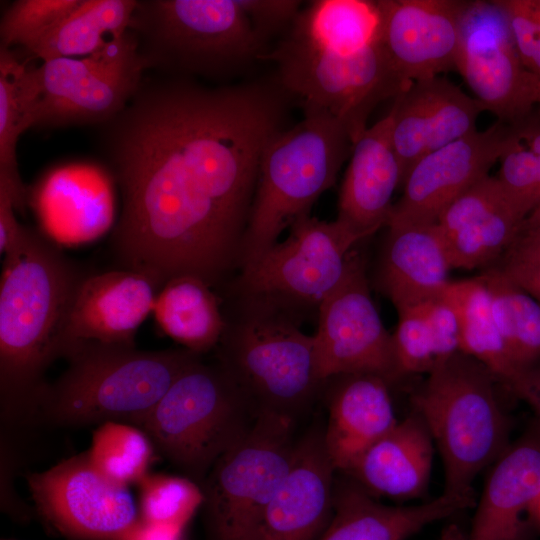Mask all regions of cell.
Listing matches in <instances>:
<instances>
[{
    "instance_id": "6da1fadb",
    "label": "cell",
    "mask_w": 540,
    "mask_h": 540,
    "mask_svg": "<svg viewBox=\"0 0 540 540\" xmlns=\"http://www.w3.org/2000/svg\"><path fill=\"white\" fill-rule=\"evenodd\" d=\"M282 114L277 94L260 85L143 80L100 125L107 172L122 194L111 236L121 268L161 287L179 276L217 289L233 279L260 158Z\"/></svg>"
},
{
    "instance_id": "7a4b0ae2",
    "label": "cell",
    "mask_w": 540,
    "mask_h": 540,
    "mask_svg": "<svg viewBox=\"0 0 540 540\" xmlns=\"http://www.w3.org/2000/svg\"><path fill=\"white\" fill-rule=\"evenodd\" d=\"M261 58L277 64L281 84L304 109L337 119L352 144L367 129L373 109L408 87L383 47L378 1H313Z\"/></svg>"
},
{
    "instance_id": "3957f363",
    "label": "cell",
    "mask_w": 540,
    "mask_h": 540,
    "mask_svg": "<svg viewBox=\"0 0 540 540\" xmlns=\"http://www.w3.org/2000/svg\"><path fill=\"white\" fill-rule=\"evenodd\" d=\"M87 274L44 234L25 227L4 254L0 282V397L8 416L33 413L48 367L64 355L75 293Z\"/></svg>"
},
{
    "instance_id": "277c9868",
    "label": "cell",
    "mask_w": 540,
    "mask_h": 540,
    "mask_svg": "<svg viewBox=\"0 0 540 540\" xmlns=\"http://www.w3.org/2000/svg\"><path fill=\"white\" fill-rule=\"evenodd\" d=\"M202 355L185 348L79 341L68 345L66 370L43 387L32 415L60 426L109 421L139 426L175 379Z\"/></svg>"
},
{
    "instance_id": "5b68a950",
    "label": "cell",
    "mask_w": 540,
    "mask_h": 540,
    "mask_svg": "<svg viewBox=\"0 0 540 540\" xmlns=\"http://www.w3.org/2000/svg\"><path fill=\"white\" fill-rule=\"evenodd\" d=\"M216 361L256 408L294 419L325 387L314 335L263 304L223 294Z\"/></svg>"
},
{
    "instance_id": "8992f818",
    "label": "cell",
    "mask_w": 540,
    "mask_h": 540,
    "mask_svg": "<svg viewBox=\"0 0 540 540\" xmlns=\"http://www.w3.org/2000/svg\"><path fill=\"white\" fill-rule=\"evenodd\" d=\"M304 110L301 122L277 132L263 150L240 270L278 242L284 229L310 215L352 149L337 119L320 110Z\"/></svg>"
},
{
    "instance_id": "52a82bcc",
    "label": "cell",
    "mask_w": 540,
    "mask_h": 540,
    "mask_svg": "<svg viewBox=\"0 0 540 540\" xmlns=\"http://www.w3.org/2000/svg\"><path fill=\"white\" fill-rule=\"evenodd\" d=\"M495 381L483 364L458 352L437 364L412 396L443 461L444 493L474 496L476 476L509 446Z\"/></svg>"
},
{
    "instance_id": "ba28073f",
    "label": "cell",
    "mask_w": 540,
    "mask_h": 540,
    "mask_svg": "<svg viewBox=\"0 0 540 540\" xmlns=\"http://www.w3.org/2000/svg\"><path fill=\"white\" fill-rule=\"evenodd\" d=\"M259 410L216 361L187 367L139 424L157 451L200 486L252 428Z\"/></svg>"
},
{
    "instance_id": "9c48e42d",
    "label": "cell",
    "mask_w": 540,
    "mask_h": 540,
    "mask_svg": "<svg viewBox=\"0 0 540 540\" xmlns=\"http://www.w3.org/2000/svg\"><path fill=\"white\" fill-rule=\"evenodd\" d=\"M366 237L341 219L306 215L244 266L221 292L263 304L299 325L318 316L325 298L343 280L354 246Z\"/></svg>"
},
{
    "instance_id": "30bf717a",
    "label": "cell",
    "mask_w": 540,
    "mask_h": 540,
    "mask_svg": "<svg viewBox=\"0 0 540 540\" xmlns=\"http://www.w3.org/2000/svg\"><path fill=\"white\" fill-rule=\"evenodd\" d=\"M129 30L146 69L208 73L264 55L242 0L138 1Z\"/></svg>"
},
{
    "instance_id": "8fae6325",
    "label": "cell",
    "mask_w": 540,
    "mask_h": 540,
    "mask_svg": "<svg viewBox=\"0 0 540 540\" xmlns=\"http://www.w3.org/2000/svg\"><path fill=\"white\" fill-rule=\"evenodd\" d=\"M295 445L293 418L259 412L249 432L219 457L201 485L208 540H256Z\"/></svg>"
},
{
    "instance_id": "7c38bea8",
    "label": "cell",
    "mask_w": 540,
    "mask_h": 540,
    "mask_svg": "<svg viewBox=\"0 0 540 540\" xmlns=\"http://www.w3.org/2000/svg\"><path fill=\"white\" fill-rule=\"evenodd\" d=\"M145 70L131 30L91 55L42 62L37 67L40 93L35 127L111 121L135 96Z\"/></svg>"
},
{
    "instance_id": "4fadbf2b",
    "label": "cell",
    "mask_w": 540,
    "mask_h": 540,
    "mask_svg": "<svg viewBox=\"0 0 540 540\" xmlns=\"http://www.w3.org/2000/svg\"><path fill=\"white\" fill-rule=\"evenodd\" d=\"M27 482L40 517L69 540H126L140 521L127 486L100 473L87 451Z\"/></svg>"
},
{
    "instance_id": "5bb4252c",
    "label": "cell",
    "mask_w": 540,
    "mask_h": 540,
    "mask_svg": "<svg viewBox=\"0 0 540 540\" xmlns=\"http://www.w3.org/2000/svg\"><path fill=\"white\" fill-rule=\"evenodd\" d=\"M455 69L500 122H515L537 105L540 79L521 63L498 1H465Z\"/></svg>"
},
{
    "instance_id": "9a60e30c",
    "label": "cell",
    "mask_w": 540,
    "mask_h": 540,
    "mask_svg": "<svg viewBox=\"0 0 540 540\" xmlns=\"http://www.w3.org/2000/svg\"><path fill=\"white\" fill-rule=\"evenodd\" d=\"M316 341L325 380L350 373L398 376L392 335L373 303L365 264L354 251L340 284L322 302Z\"/></svg>"
},
{
    "instance_id": "2e32d148",
    "label": "cell",
    "mask_w": 540,
    "mask_h": 540,
    "mask_svg": "<svg viewBox=\"0 0 540 540\" xmlns=\"http://www.w3.org/2000/svg\"><path fill=\"white\" fill-rule=\"evenodd\" d=\"M506 129L497 120L421 157L406 173L386 226L436 223L457 197L489 175L503 151Z\"/></svg>"
},
{
    "instance_id": "e0dca14e",
    "label": "cell",
    "mask_w": 540,
    "mask_h": 540,
    "mask_svg": "<svg viewBox=\"0 0 540 540\" xmlns=\"http://www.w3.org/2000/svg\"><path fill=\"white\" fill-rule=\"evenodd\" d=\"M465 1L379 0L381 39L405 85L456 68Z\"/></svg>"
},
{
    "instance_id": "ac0fdd59",
    "label": "cell",
    "mask_w": 540,
    "mask_h": 540,
    "mask_svg": "<svg viewBox=\"0 0 540 540\" xmlns=\"http://www.w3.org/2000/svg\"><path fill=\"white\" fill-rule=\"evenodd\" d=\"M336 469L323 431L296 441L289 470L267 506L256 540H319L334 511Z\"/></svg>"
},
{
    "instance_id": "d6986e66",
    "label": "cell",
    "mask_w": 540,
    "mask_h": 540,
    "mask_svg": "<svg viewBox=\"0 0 540 540\" xmlns=\"http://www.w3.org/2000/svg\"><path fill=\"white\" fill-rule=\"evenodd\" d=\"M394 100L391 137L403 180L421 157L475 131L485 111L477 99L441 76L411 83Z\"/></svg>"
},
{
    "instance_id": "ffe728a7",
    "label": "cell",
    "mask_w": 540,
    "mask_h": 540,
    "mask_svg": "<svg viewBox=\"0 0 540 540\" xmlns=\"http://www.w3.org/2000/svg\"><path fill=\"white\" fill-rule=\"evenodd\" d=\"M161 288L151 276L131 269L87 274L69 311L64 354L79 341L135 345L137 330L153 311Z\"/></svg>"
},
{
    "instance_id": "44dd1931",
    "label": "cell",
    "mask_w": 540,
    "mask_h": 540,
    "mask_svg": "<svg viewBox=\"0 0 540 540\" xmlns=\"http://www.w3.org/2000/svg\"><path fill=\"white\" fill-rule=\"evenodd\" d=\"M525 217L497 177L488 175L457 197L436 224L452 268L471 270L502 257Z\"/></svg>"
},
{
    "instance_id": "7402d4cb",
    "label": "cell",
    "mask_w": 540,
    "mask_h": 540,
    "mask_svg": "<svg viewBox=\"0 0 540 540\" xmlns=\"http://www.w3.org/2000/svg\"><path fill=\"white\" fill-rule=\"evenodd\" d=\"M387 383L371 373L341 374L326 381L328 422L323 440L337 472H347L398 423Z\"/></svg>"
},
{
    "instance_id": "603a6c76",
    "label": "cell",
    "mask_w": 540,
    "mask_h": 540,
    "mask_svg": "<svg viewBox=\"0 0 540 540\" xmlns=\"http://www.w3.org/2000/svg\"><path fill=\"white\" fill-rule=\"evenodd\" d=\"M391 129L389 111L352 144L351 159L340 188L337 218L366 238L387 225L392 196L402 185V167Z\"/></svg>"
},
{
    "instance_id": "cb8c5ba5",
    "label": "cell",
    "mask_w": 540,
    "mask_h": 540,
    "mask_svg": "<svg viewBox=\"0 0 540 540\" xmlns=\"http://www.w3.org/2000/svg\"><path fill=\"white\" fill-rule=\"evenodd\" d=\"M540 496V423L495 461L468 540H523V515Z\"/></svg>"
},
{
    "instance_id": "d4e9b609",
    "label": "cell",
    "mask_w": 540,
    "mask_h": 540,
    "mask_svg": "<svg viewBox=\"0 0 540 540\" xmlns=\"http://www.w3.org/2000/svg\"><path fill=\"white\" fill-rule=\"evenodd\" d=\"M474 505V496L443 493L417 505L389 506L346 476L335 479L334 511L319 540H407L424 527Z\"/></svg>"
},
{
    "instance_id": "484cf974",
    "label": "cell",
    "mask_w": 540,
    "mask_h": 540,
    "mask_svg": "<svg viewBox=\"0 0 540 540\" xmlns=\"http://www.w3.org/2000/svg\"><path fill=\"white\" fill-rule=\"evenodd\" d=\"M378 285L396 309L442 296L451 261L436 223L387 226Z\"/></svg>"
},
{
    "instance_id": "4316f807",
    "label": "cell",
    "mask_w": 540,
    "mask_h": 540,
    "mask_svg": "<svg viewBox=\"0 0 540 540\" xmlns=\"http://www.w3.org/2000/svg\"><path fill=\"white\" fill-rule=\"evenodd\" d=\"M434 442L414 411L369 447L345 476L371 495L408 500L427 489Z\"/></svg>"
},
{
    "instance_id": "83f0119b",
    "label": "cell",
    "mask_w": 540,
    "mask_h": 540,
    "mask_svg": "<svg viewBox=\"0 0 540 540\" xmlns=\"http://www.w3.org/2000/svg\"><path fill=\"white\" fill-rule=\"evenodd\" d=\"M33 203L49 239L80 244L102 235L112 223L111 186L99 173L59 170L42 181Z\"/></svg>"
},
{
    "instance_id": "f1b7e54d",
    "label": "cell",
    "mask_w": 540,
    "mask_h": 540,
    "mask_svg": "<svg viewBox=\"0 0 540 540\" xmlns=\"http://www.w3.org/2000/svg\"><path fill=\"white\" fill-rule=\"evenodd\" d=\"M39 93L37 67L0 46V185L21 212L29 203V191L19 173L16 148L22 133L35 127Z\"/></svg>"
},
{
    "instance_id": "f546056e",
    "label": "cell",
    "mask_w": 540,
    "mask_h": 540,
    "mask_svg": "<svg viewBox=\"0 0 540 540\" xmlns=\"http://www.w3.org/2000/svg\"><path fill=\"white\" fill-rule=\"evenodd\" d=\"M153 312L167 336L199 355L216 348L225 328L221 298L193 276L168 280L157 295Z\"/></svg>"
},
{
    "instance_id": "4dcf8cb0",
    "label": "cell",
    "mask_w": 540,
    "mask_h": 540,
    "mask_svg": "<svg viewBox=\"0 0 540 540\" xmlns=\"http://www.w3.org/2000/svg\"><path fill=\"white\" fill-rule=\"evenodd\" d=\"M443 297L457 315L460 352L479 361L510 389L522 372L513 362L498 330L484 282L479 276L450 281Z\"/></svg>"
},
{
    "instance_id": "1f68e13d",
    "label": "cell",
    "mask_w": 540,
    "mask_h": 540,
    "mask_svg": "<svg viewBox=\"0 0 540 540\" xmlns=\"http://www.w3.org/2000/svg\"><path fill=\"white\" fill-rule=\"evenodd\" d=\"M137 3L135 0H81L26 54L42 62L91 55L129 30Z\"/></svg>"
},
{
    "instance_id": "d6a6232c",
    "label": "cell",
    "mask_w": 540,
    "mask_h": 540,
    "mask_svg": "<svg viewBox=\"0 0 540 540\" xmlns=\"http://www.w3.org/2000/svg\"><path fill=\"white\" fill-rule=\"evenodd\" d=\"M490 296L493 317L507 350L522 372L540 364V301L497 266L479 275Z\"/></svg>"
},
{
    "instance_id": "836d02e7",
    "label": "cell",
    "mask_w": 540,
    "mask_h": 540,
    "mask_svg": "<svg viewBox=\"0 0 540 540\" xmlns=\"http://www.w3.org/2000/svg\"><path fill=\"white\" fill-rule=\"evenodd\" d=\"M506 125L497 179L527 216L540 205V115L533 110Z\"/></svg>"
},
{
    "instance_id": "e575fe53",
    "label": "cell",
    "mask_w": 540,
    "mask_h": 540,
    "mask_svg": "<svg viewBox=\"0 0 540 540\" xmlns=\"http://www.w3.org/2000/svg\"><path fill=\"white\" fill-rule=\"evenodd\" d=\"M153 444L139 427L109 421L100 424L87 451L95 468L123 486L139 482L148 474Z\"/></svg>"
},
{
    "instance_id": "d590c367",
    "label": "cell",
    "mask_w": 540,
    "mask_h": 540,
    "mask_svg": "<svg viewBox=\"0 0 540 540\" xmlns=\"http://www.w3.org/2000/svg\"><path fill=\"white\" fill-rule=\"evenodd\" d=\"M139 516L144 522L184 529L203 504V491L188 477L147 474L139 482Z\"/></svg>"
},
{
    "instance_id": "8d00e7d4",
    "label": "cell",
    "mask_w": 540,
    "mask_h": 540,
    "mask_svg": "<svg viewBox=\"0 0 540 540\" xmlns=\"http://www.w3.org/2000/svg\"><path fill=\"white\" fill-rule=\"evenodd\" d=\"M81 0H16L2 13L0 46L27 53L65 19Z\"/></svg>"
},
{
    "instance_id": "74e56055",
    "label": "cell",
    "mask_w": 540,
    "mask_h": 540,
    "mask_svg": "<svg viewBox=\"0 0 540 540\" xmlns=\"http://www.w3.org/2000/svg\"><path fill=\"white\" fill-rule=\"evenodd\" d=\"M396 310L398 323L392 338L398 376L428 374L437 360L426 323L417 305Z\"/></svg>"
},
{
    "instance_id": "f35d334b",
    "label": "cell",
    "mask_w": 540,
    "mask_h": 540,
    "mask_svg": "<svg viewBox=\"0 0 540 540\" xmlns=\"http://www.w3.org/2000/svg\"><path fill=\"white\" fill-rule=\"evenodd\" d=\"M523 66L540 79V7L535 0H500Z\"/></svg>"
},
{
    "instance_id": "ab89813d",
    "label": "cell",
    "mask_w": 540,
    "mask_h": 540,
    "mask_svg": "<svg viewBox=\"0 0 540 540\" xmlns=\"http://www.w3.org/2000/svg\"><path fill=\"white\" fill-rule=\"evenodd\" d=\"M417 307L428 328L437 364L460 352L457 315L443 295Z\"/></svg>"
},
{
    "instance_id": "60d3db41",
    "label": "cell",
    "mask_w": 540,
    "mask_h": 540,
    "mask_svg": "<svg viewBox=\"0 0 540 540\" xmlns=\"http://www.w3.org/2000/svg\"><path fill=\"white\" fill-rule=\"evenodd\" d=\"M501 258L497 267L540 301V249H508Z\"/></svg>"
},
{
    "instance_id": "b9f144b4",
    "label": "cell",
    "mask_w": 540,
    "mask_h": 540,
    "mask_svg": "<svg viewBox=\"0 0 540 540\" xmlns=\"http://www.w3.org/2000/svg\"><path fill=\"white\" fill-rule=\"evenodd\" d=\"M243 6L257 28L266 35L299 12V1L292 0H242Z\"/></svg>"
},
{
    "instance_id": "7bdbcfd3",
    "label": "cell",
    "mask_w": 540,
    "mask_h": 540,
    "mask_svg": "<svg viewBox=\"0 0 540 540\" xmlns=\"http://www.w3.org/2000/svg\"><path fill=\"white\" fill-rule=\"evenodd\" d=\"M15 206L9 190L0 186V251L12 250L23 236L25 226L15 216Z\"/></svg>"
},
{
    "instance_id": "ee69618b",
    "label": "cell",
    "mask_w": 540,
    "mask_h": 540,
    "mask_svg": "<svg viewBox=\"0 0 540 540\" xmlns=\"http://www.w3.org/2000/svg\"><path fill=\"white\" fill-rule=\"evenodd\" d=\"M510 390L530 405L540 423V364L524 371Z\"/></svg>"
},
{
    "instance_id": "f6af8a7d",
    "label": "cell",
    "mask_w": 540,
    "mask_h": 540,
    "mask_svg": "<svg viewBox=\"0 0 540 540\" xmlns=\"http://www.w3.org/2000/svg\"><path fill=\"white\" fill-rule=\"evenodd\" d=\"M508 249H540V205L525 217L516 238Z\"/></svg>"
},
{
    "instance_id": "bcb514c9",
    "label": "cell",
    "mask_w": 540,
    "mask_h": 540,
    "mask_svg": "<svg viewBox=\"0 0 540 540\" xmlns=\"http://www.w3.org/2000/svg\"><path fill=\"white\" fill-rule=\"evenodd\" d=\"M182 532L181 528L148 523L140 519L126 540H181Z\"/></svg>"
},
{
    "instance_id": "7dc6e473",
    "label": "cell",
    "mask_w": 540,
    "mask_h": 540,
    "mask_svg": "<svg viewBox=\"0 0 540 540\" xmlns=\"http://www.w3.org/2000/svg\"><path fill=\"white\" fill-rule=\"evenodd\" d=\"M437 540H468V538L464 536L457 525L451 524L443 530Z\"/></svg>"
},
{
    "instance_id": "c3c4849f",
    "label": "cell",
    "mask_w": 540,
    "mask_h": 540,
    "mask_svg": "<svg viewBox=\"0 0 540 540\" xmlns=\"http://www.w3.org/2000/svg\"><path fill=\"white\" fill-rule=\"evenodd\" d=\"M530 515L540 525V496L533 505Z\"/></svg>"
},
{
    "instance_id": "681fc988",
    "label": "cell",
    "mask_w": 540,
    "mask_h": 540,
    "mask_svg": "<svg viewBox=\"0 0 540 540\" xmlns=\"http://www.w3.org/2000/svg\"><path fill=\"white\" fill-rule=\"evenodd\" d=\"M536 106L538 107L537 112L540 115V92H539V95H538L537 105Z\"/></svg>"
},
{
    "instance_id": "f907efd6",
    "label": "cell",
    "mask_w": 540,
    "mask_h": 540,
    "mask_svg": "<svg viewBox=\"0 0 540 540\" xmlns=\"http://www.w3.org/2000/svg\"><path fill=\"white\" fill-rule=\"evenodd\" d=\"M535 3L540 7V0H535Z\"/></svg>"
},
{
    "instance_id": "816d5d0a",
    "label": "cell",
    "mask_w": 540,
    "mask_h": 540,
    "mask_svg": "<svg viewBox=\"0 0 540 540\" xmlns=\"http://www.w3.org/2000/svg\"><path fill=\"white\" fill-rule=\"evenodd\" d=\"M2 540H12V539H2Z\"/></svg>"
}]
</instances>
